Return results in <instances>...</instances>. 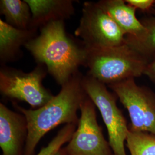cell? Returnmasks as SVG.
I'll use <instances>...</instances> for the list:
<instances>
[{
  "label": "cell",
  "mask_w": 155,
  "mask_h": 155,
  "mask_svg": "<svg viewBox=\"0 0 155 155\" xmlns=\"http://www.w3.org/2000/svg\"><path fill=\"white\" fill-rule=\"evenodd\" d=\"M146 32L140 38L126 36L125 43L149 59L155 52V16L144 18L141 20Z\"/></svg>",
  "instance_id": "cell-14"
},
{
  "label": "cell",
  "mask_w": 155,
  "mask_h": 155,
  "mask_svg": "<svg viewBox=\"0 0 155 155\" xmlns=\"http://www.w3.org/2000/svg\"><path fill=\"white\" fill-rule=\"evenodd\" d=\"M47 72L46 67L42 64H38L29 72L2 67L0 70L1 94L10 99L24 101L32 109L40 108L54 96L43 84Z\"/></svg>",
  "instance_id": "cell-5"
},
{
  "label": "cell",
  "mask_w": 155,
  "mask_h": 155,
  "mask_svg": "<svg viewBox=\"0 0 155 155\" xmlns=\"http://www.w3.org/2000/svg\"><path fill=\"white\" fill-rule=\"evenodd\" d=\"M83 75L78 72L60 92L45 105L36 109H27L13 103L15 107L25 117L28 135L24 155H34L41 139L51 130L61 124L78 125V111L87 97L83 88Z\"/></svg>",
  "instance_id": "cell-2"
},
{
  "label": "cell",
  "mask_w": 155,
  "mask_h": 155,
  "mask_svg": "<svg viewBox=\"0 0 155 155\" xmlns=\"http://www.w3.org/2000/svg\"><path fill=\"white\" fill-rule=\"evenodd\" d=\"M144 75L155 84V52L150 58L144 72Z\"/></svg>",
  "instance_id": "cell-18"
},
{
  "label": "cell",
  "mask_w": 155,
  "mask_h": 155,
  "mask_svg": "<svg viewBox=\"0 0 155 155\" xmlns=\"http://www.w3.org/2000/svg\"><path fill=\"white\" fill-rule=\"evenodd\" d=\"M148 62L125 41L115 47L87 50L86 67L88 75L109 86L144 75Z\"/></svg>",
  "instance_id": "cell-3"
},
{
  "label": "cell",
  "mask_w": 155,
  "mask_h": 155,
  "mask_svg": "<svg viewBox=\"0 0 155 155\" xmlns=\"http://www.w3.org/2000/svg\"><path fill=\"white\" fill-rule=\"evenodd\" d=\"M77 127L75 124L65 125L61 129L55 136L45 147H43L37 155H56L71 139L73 133Z\"/></svg>",
  "instance_id": "cell-16"
},
{
  "label": "cell",
  "mask_w": 155,
  "mask_h": 155,
  "mask_svg": "<svg viewBox=\"0 0 155 155\" xmlns=\"http://www.w3.org/2000/svg\"><path fill=\"white\" fill-rule=\"evenodd\" d=\"M81 116L72 137L63 150L68 155H114L99 125L96 106L89 97L83 100Z\"/></svg>",
  "instance_id": "cell-8"
},
{
  "label": "cell",
  "mask_w": 155,
  "mask_h": 155,
  "mask_svg": "<svg viewBox=\"0 0 155 155\" xmlns=\"http://www.w3.org/2000/svg\"><path fill=\"white\" fill-rule=\"evenodd\" d=\"M37 31L15 28L0 19V59L6 63L16 59L20 48L36 37Z\"/></svg>",
  "instance_id": "cell-12"
},
{
  "label": "cell",
  "mask_w": 155,
  "mask_h": 155,
  "mask_svg": "<svg viewBox=\"0 0 155 155\" xmlns=\"http://www.w3.org/2000/svg\"><path fill=\"white\" fill-rule=\"evenodd\" d=\"M0 12L9 25L20 29H31L32 13L25 0H1Z\"/></svg>",
  "instance_id": "cell-13"
},
{
  "label": "cell",
  "mask_w": 155,
  "mask_h": 155,
  "mask_svg": "<svg viewBox=\"0 0 155 155\" xmlns=\"http://www.w3.org/2000/svg\"><path fill=\"white\" fill-rule=\"evenodd\" d=\"M97 3L126 36L140 38L146 32V29L136 15L137 9L127 4L125 0H101Z\"/></svg>",
  "instance_id": "cell-11"
},
{
  "label": "cell",
  "mask_w": 155,
  "mask_h": 155,
  "mask_svg": "<svg viewBox=\"0 0 155 155\" xmlns=\"http://www.w3.org/2000/svg\"><path fill=\"white\" fill-rule=\"evenodd\" d=\"M87 50L118 46L125 43L126 35L97 2H85L79 24L75 31Z\"/></svg>",
  "instance_id": "cell-6"
},
{
  "label": "cell",
  "mask_w": 155,
  "mask_h": 155,
  "mask_svg": "<svg viewBox=\"0 0 155 155\" xmlns=\"http://www.w3.org/2000/svg\"><path fill=\"white\" fill-rule=\"evenodd\" d=\"M32 13L31 29L37 31L51 22L64 21L74 13L71 0H25Z\"/></svg>",
  "instance_id": "cell-10"
},
{
  "label": "cell",
  "mask_w": 155,
  "mask_h": 155,
  "mask_svg": "<svg viewBox=\"0 0 155 155\" xmlns=\"http://www.w3.org/2000/svg\"><path fill=\"white\" fill-rule=\"evenodd\" d=\"M127 109L130 120L129 130L155 136V93L131 78L108 86Z\"/></svg>",
  "instance_id": "cell-7"
},
{
  "label": "cell",
  "mask_w": 155,
  "mask_h": 155,
  "mask_svg": "<svg viewBox=\"0 0 155 155\" xmlns=\"http://www.w3.org/2000/svg\"><path fill=\"white\" fill-rule=\"evenodd\" d=\"M126 146L130 155H155V136L129 130Z\"/></svg>",
  "instance_id": "cell-15"
},
{
  "label": "cell",
  "mask_w": 155,
  "mask_h": 155,
  "mask_svg": "<svg viewBox=\"0 0 155 155\" xmlns=\"http://www.w3.org/2000/svg\"><path fill=\"white\" fill-rule=\"evenodd\" d=\"M24 47L38 64L46 67L48 72L61 86L79 72V67H86L87 48L67 34L62 20L40 28L39 35L29 41Z\"/></svg>",
  "instance_id": "cell-1"
},
{
  "label": "cell",
  "mask_w": 155,
  "mask_h": 155,
  "mask_svg": "<svg viewBox=\"0 0 155 155\" xmlns=\"http://www.w3.org/2000/svg\"><path fill=\"white\" fill-rule=\"evenodd\" d=\"M84 90L98 109L107 129L108 141L114 155H127L125 144L129 128L121 110L117 105L116 95L105 84L87 75L83 76Z\"/></svg>",
  "instance_id": "cell-4"
},
{
  "label": "cell",
  "mask_w": 155,
  "mask_h": 155,
  "mask_svg": "<svg viewBox=\"0 0 155 155\" xmlns=\"http://www.w3.org/2000/svg\"><path fill=\"white\" fill-rule=\"evenodd\" d=\"M28 135L27 123L22 113L0 104V147L1 155H24Z\"/></svg>",
  "instance_id": "cell-9"
},
{
  "label": "cell",
  "mask_w": 155,
  "mask_h": 155,
  "mask_svg": "<svg viewBox=\"0 0 155 155\" xmlns=\"http://www.w3.org/2000/svg\"><path fill=\"white\" fill-rule=\"evenodd\" d=\"M129 5L144 12H150L155 5V0H125Z\"/></svg>",
  "instance_id": "cell-17"
},
{
  "label": "cell",
  "mask_w": 155,
  "mask_h": 155,
  "mask_svg": "<svg viewBox=\"0 0 155 155\" xmlns=\"http://www.w3.org/2000/svg\"><path fill=\"white\" fill-rule=\"evenodd\" d=\"M56 155H68L66 153V152L64 151V150H63V148L61 150L58 152V153Z\"/></svg>",
  "instance_id": "cell-19"
}]
</instances>
